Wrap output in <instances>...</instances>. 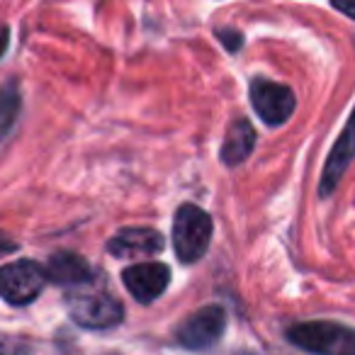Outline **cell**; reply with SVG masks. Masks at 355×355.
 Here are the masks:
<instances>
[{
    "mask_svg": "<svg viewBox=\"0 0 355 355\" xmlns=\"http://www.w3.org/2000/svg\"><path fill=\"white\" fill-rule=\"evenodd\" d=\"M287 338L311 355H355V329L336 321L295 324Z\"/></svg>",
    "mask_w": 355,
    "mask_h": 355,
    "instance_id": "obj_1",
    "label": "cell"
},
{
    "mask_svg": "<svg viewBox=\"0 0 355 355\" xmlns=\"http://www.w3.org/2000/svg\"><path fill=\"white\" fill-rule=\"evenodd\" d=\"M212 241V219L198 205H180L173 219V248L180 263H195Z\"/></svg>",
    "mask_w": 355,
    "mask_h": 355,
    "instance_id": "obj_2",
    "label": "cell"
},
{
    "mask_svg": "<svg viewBox=\"0 0 355 355\" xmlns=\"http://www.w3.org/2000/svg\"><path fill=\"white\" fill-rule=\"evenodd\" d=\"M71 319L83 329H112L122 321V304L107 292H71L66 297Z\"/></svg>",
    "mask_w": 355,
    "mask_h": 355,
    "instance_id": "obj_3",
    "label": "cell"
},
{
    "mask_svg": "<svg viewBox=\"0 0 355 355\" xmlns=\"http://www.w3.org/2000/svg\"><path fill=\"white\" fill-rule=\"evenodd\" d=\"M46 280V270L35 261H15L8 263L0 272V287H3V300L8 304L25 306L42 295Z\"/></svg>",
    "mask_w": 355,
    "mask_h": 355,
    "instance_id": "obj_4",
    "label": "cell"
},
{
    "mask_svg": "<svg viewBox=\"0 0 355 355\" xmlns=\"http://www.w3.org/2000/svg\"><path fill=\"white\" fill-rule=\"evenodd\" d=\"M224 329H227V311L222 306H202L178 324L175 338L190 350H207L222 338Z\"/></svg>",
    "mask_w": 355,
    "mask_h": 355,
    "instance_id": "obj_5",
    "label": "cell"
},
{
    "mask_svg": "<svg viewBox=\"0 0 355 355\" xmlns=\"http://www.w3.org/2000/svg\"><path fill=\"white\" fill-rule=\"evenodd\" d=\"M251 105L258 112V117L270 127H280L292 117L297 107L295 93L287 85L272 83L266 78H256L251 83Z\"/></svg>",
    "mask_w": 355,
    "mask_h": 355,
    "instance_id": "obj_6",
    "label": "cell"
},
{
    "mask_svg": "<svg viewBox=\"0 0 355 355\" xmlns=\"http://www.w3.org/2000/svg\"><path fill=\"white\" fill-rule=\"evenodd\" d=\"M122 282L134 300L148 304V302L158 300L166 292V287L171 285V268L166 263L156 261L137 263V266H129L122 272Z\"/></svg>",
    "mask_w": 355,
    "mask_h": 355,
    "instance_id": "obj_7",
    "label": "cell"
},
{
    "mask_svg": "<svg viewBox=\"0 0 355 355\" xmlns=\"http://www.w3.org/2000/svg\"><path fill=\"white\" fill-rule=\"evenodd\" d=\"M353 158H355V110H353V114H350L345 129L340 132V137L336 139L334 148H331V153H329V161H326V166H324V175H321V185H319L321 198H329V195L338 188L340 178H343L345 168L350 166Z\"/></svg>",
    "mask_w": 355,
    "mask_h": 355,
    "instance_id": "obj_8",
    "label": "cell"
},
{
    "mask_svg": "<svg viewBox=\"0 0 355 355\" xmlns=\"http://www.w3.org/2000/svg\"><path fill=\"white\" fill-rule=\"evenodd\" d=\"M166 241L156 229H122L107 241V251L117 258H141V256H156L163 251Z\"/></svg>",
    "mask_w": 355,
    "mask_h": 355,
    "instance_id": "obj_9",
    "label": "cell"
},
{
    "mask_svg": "<svg viewBox=\"0 0 355 355\" xmlns=\"http://www.w3.org/2000/svg\"><path fill=\"white\" fill-rule=\"evenodd\" d=\"M46 275L51 282H59L66 287H80L95 280V270L88 266V261L76 253H56L46 263Z\"/></svg>",
    "mask_w": 355,
    "mask_h": 355,
    "instance_id": "obj_10",
    "label": "cell"
},
{
    "mask_svg": "<svg viewBox=\"0 0 355 355\" xmlns=\"http://www.w3.org/2000/svg\"><path fill=\"white\" fill-rule=\"evenodd\" d=\"M253 148H256V129H253V124L248 119H236L227 129L219 156H222V161L227 166H239V163H243L251 156Z\"/></svg>",
    "mask_w": 355,
    "mask_h": 355,
    "instance_id": "obj_11",
    "label": "cell"
},
{
    "mask_svg": "<svg viewBox=\"0 0 355 355\" xmlns=\"http://www.w3.org/2000/svg\"><path fill=\"white\" fill-rule=\"evenodd\" d=\"M15 90V85L12 83H8V88H6V98H3V122H6V127H3V132L8 134V129H10V124H12V114H15V105H20V100H17V95L12 93Z\"/></svg>",
    "mask_w": 355,
    "mask_h": 355,
    "instance_id": "obj_12",
    "label": "cell"
},
{
    "mask_svg": "<svg viewBox=\"0 0 355 355\" xmlns=\"http://www.w3.org/2000/svg\"><path fill=\"white\" fill-rule=\"evenodd\" d=\"M217 37L222 40V44L227 46L229 51H239L243 46V37H241V32H236V30H217Z\"/></svg>",
    "mask_w": 355,
    "mask_h": 355,
    "instance_id": "obj_13",
    "label": "cell"
},
{
    "mask_svg": "<svg viewBox=\"0 0 355 355\" xmlns=\"http://www.w3.org/2000/svg\"><path fill=\"white\" fill-rule=\"evenodd\" d=\"M334 8L338 12H343V15H348V17H353V20H355V3H350V6H340V3H336Z\"/></svg>",
    "mask_w": 355,
    "mask_h": 355,
    "instance_id": "obj_14",
    "label": "cell"
}]
</instances>
